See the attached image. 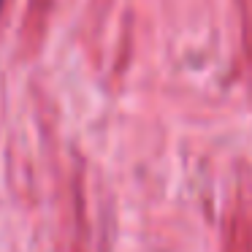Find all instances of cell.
<instances>
[{"instance_id":"6da1fadb","label":"cell","mask_w":252,"mask_h":252,"mask_svg":"<svg viewBox=\"0 0 252 252\" xmlns=\"http://www.w3.org/2000/svg\"><path fill=\"white\" fill-rule=\"evenodd\" d=\"M217 252H252V174H241L220 212Z\"/></svg>"},{"instance_id":"7a4b0ae2","label":"cell","mask_w":252,"mask_h":252,"mask_svg":"<svg viewBox=\"0 0 252 252\" xmlns=\"http://www.w3.org/2000/svg\"><path fill=\"white\" fill-rule=\"evenodd\" d=\"M106 220H98L90 209L87 192L82 185L71 187V198L63 217L65 230V252H109V230Z\"/></svg>"},{"instance_id":"3957f363","label":"cell","mask_w":252,"mask_h":252,"mask_svg":"<svg viewBox=\"0 0 252 252\" xmlns=\"http://www.w3.org/2000/svg\"><path fill=\"white\" fill-rule=\"evenodd\" d=\"M0 6H3V0H0Z\"/></svg>"}]
</instances>
